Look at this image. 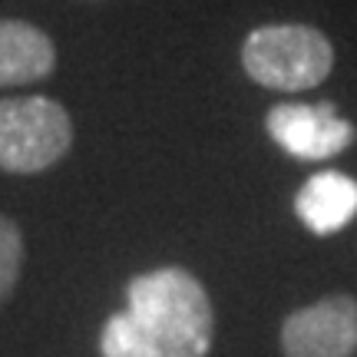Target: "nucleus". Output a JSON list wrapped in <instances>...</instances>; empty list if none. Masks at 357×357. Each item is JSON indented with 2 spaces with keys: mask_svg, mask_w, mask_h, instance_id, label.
I'll return each instance as SVG.
<instances>
[{
  "mask_svg": "<svg viewBox=\"0 0 357 357\" xmlns=\"http://www.w3.org/2000/svg\"><path fill=\"white\" fill-rule=\"evenodd\" d=\"M129 307L102 324V357H205L212 351L215 311L202 281L185 268L136 275Z\"/></svg>",
  "mask_w": 357,
  "mask_h": 357,
  "instance_id": "f257e3e1",
  "label": "nucleus"
},
{
  "mask_svg": "<svg viewBox=\"0 0 357 357\" xmlns=\"http://www.w3.org/2000/svg\"><path fill=\"white\" fill-rule=\"evenodd\" d=\"M242 66L258 86L278 93H305L331 77L334 43L318 26L268 24L245 37Z\"/></svg>",
  "mask_w": 357,
  "mask_h": 357,
  "instance_id": "f03ea898",
  "label": "nucleus"
},
{
  "mask_svg": "<svg viewBox=\"0 0 357 357\" xmlns=\"http://www.w3.org/2000/svg\"><path fill=\"white\" fill-rule=\"evenodd\" d=\"M73 146L70 113L50 96L0 100V169L33 176L56 166Z\"/></svg>",
  "mask_w": 357,
  "mask_h": 357,
  "instance_id": "7ed1b4c3",
  "label": "nucleus"
},
{
  "mask_svg": "<svg viewBox=\"0 0 357 357\" xmlns=\"http://www.w3.org/2000/svg\"><path fill=\"white\" fill-rule=\"evenodd\" d=\"M268 136L294 159L321 162L331 155L347 153L357 139V129L351 119L337 113L334 102H278L265 116Z\"/></svg>",
  "mask_w": 357,
  "mask_h": 357,
  "instance_id": "20e7f679",
  "label": "nucleus"
},
{
  "mask_svg": "<svg viewBox=\"0 0 357 357\" xmlns=\"http://www.w3.org/2000/svg\"><path fill=\"white\" fill-rule=\"evenodd\" d=\"M281 351L284 357H354L357 298L328 294L291 311L281 324Z\"/></svg>",
  "mask_w": 357,
  "mask_h": 357,
  "instance_id": "39448f33",
  "label": "nucleus"
},
{
  "mask_svg": "<svg viewBox=\"0 0 357 357\" xmlns=\"http://www.w3.org/2000/svg\"><path fill=\"white\" fill-rule=\"evenodd\" d=\"M294 212L314 235H334L357 218V178L347 172H314L294 195Z\"/></svg>",
  "mask_w": 357,
  "mask_h": 357,
  "instance_id": "423d86ee",
  "label": "nucleus"
},
{
  "mask_svg": "<svg viewBox=\"0 0 357 357\" xmlns=\"http://www.w3.org/2000/svg\"><path fill=\"white\" fill-rule=\"evenodd\" d=\"M56 66V47L26 20H0V86H26L47 79Z\"/></svg>",
  "mask_w": 357,
  "mask_h": 357,
  "instance_id": "0eeeda50",
  "label": "nucleus"
},
{
  "mask_svg": "<svg viewBox=\"0 0 357 357\" xmlns=\"http://www.w3.org/2000/svg\"><path fill=\"white\" fill-rule=\"evenodd\" d=\"M20 265H24V235L17 229V222L0 215V305L17 288Z\"/></svg>",
  "mask_w": 357,
  "mask_h": 357,
  "instance_id": "6e6552de",
  "label": "nucleus"
}]
</instances>
